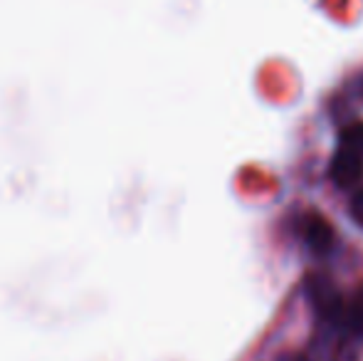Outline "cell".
Here are the masks:
<instances>
[{
  "label": "cell",
  "mask_w": 363,
  "mask_h": 361,
  "mask_svg": "<svg viewBox=\"0 0 363 361\" xmlns=\"http://www.w3.org/2000/svg\"><path fill=\"white\" fill-rule=\"evenodd\" d=\"M306 289H309V297H311V302H314V307L319 309L326 319H344L346 304H344V299H341V294L336 292V287L331 284V279L311 277Z\"/></svg>",
  "instance_id": "6da1fadb"
},
{
  "label": "cell",
  "mask_w": 363,
  "mask_h": 361,
  "mask_svg": "<svg viewBox=\"0 0 363 361\" xmlns=\"http://www.w3.org/2000/svg\"><path fill=\"white\" fill-rule=\"evenodd\" d=\"M363 176V156L354 149H341L331 159V179L341 188H354Z\"/></svg>",
  "instance_id": "7a4b0ae2"
},
{
  "label": "cell",
  "mask_w": 363,
  "mask_h": 361,
  "mask_svg": "<svg viewBox=\"0 0 363 361\" xmlns=\"http://www.w3.org/2000/svg\"><path fill=\"white\" fill-rule=\"evenodd\" d=\"M304 238L306 245L314 252H319V255H324V252H329L334 248V228L324 218H309L304 226Z\"/></svg>",
  "instance_id": "3957f363"
},
{
  "label": "cell",
  "mask_w": 363,
  "mask_h": 361,
  "mask_svg": "<svg viewBox=\"0 0 363 361\" xmlns=\"http://www.w3.org/2000/svg\"><path fill=\"white\" fill-rule=\"evenodd\" d=\"M351 216L359 226H363V191H356L351 198Z\"/></svg>",
  "instance_id": "277c9868"
}]
</instances>
